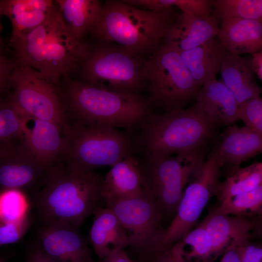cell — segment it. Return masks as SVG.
Returning <instances> with one entry per match:
<instances>
[{
	"instance_id": "cell-1",
	"label": "cell",
	"mask_w": 262,
	"mask_h": 262,
	"mask_svg": "<svg viewBox=\"0 0 262 262\" xmlns=\"http://www.w3.org/2000/svg\"><path fill=\"white\" fill-rule=\"evenodd\" d=\"M216 126L197 101L187 108L151 113L137 129L132 152L156 158L176 154L204 161L205 149L215 138Z\"/></svg>"
},
{
	"instance_id": "cell-2",
	"label": "cell",
	"mask_w": 262,
	"mask_h": 262,
	"mask_svg": "<svg viewBox=\"0 0 262 262\" xmlns=\"http://www.w3.org/2000/svg\"><path fill=\"white\" fill-rule=\"evenodd\" d=\"M103 179L95 171L73 170L60 162L49 167L33 203L42 223L79 228L100 206Z\"/></svg>"
},
{
	"instance_id": "cell-3",
	"label": "cell",
	"mask_w": 262,
	"mask_h": 262,
	"mask_svg": "<svg viewBox=\"0 0 262 262\" xmlns=\"http://www.w3.org/2000/svg\"><path fill=\"white\" fill-rule=\"evenodd\" d=\"M15 57L38 71L57 85L79 68L88 45L67 30L59 7L44 22L26 33L11 37Z\"/></svg>"
},
{
	"instance_id": "cell-4",
	"label": "cell",
	"mask_w": 262,
	"mask_h": 262,
	"mask_svg": "<svg viewBox=\"0 0 262 262\" xmlns=\"http://www.w3.org/2000/svg\"><path fill=\"white\" fill-rule=\"evenodd\" d=\"M63 79L65 86L60 88L63 100L67 113L76 122L131 132L151 113L148 99L139 94L114 92L71 80L69 77Z\"/></svg>"
},
{
	"instance_id": "cell-5",
	"label": "cell",
	"mask_w": 262,
	"mask_h": 262,
	"mask_svg": "<svg viewBox=\"0 0 262 262\" xmlns=\"http://www.w3.org/2000/svg\"><path fill=\"white\" fill-rule=\"evenodd\" d=\"M177 16L171 8L144 10L123 0H108L91 33L132 53L151 54Z\"/></svg>"
},
{
	"instance_id": "cell-6",
	"label": "cell",
	"mask_w": 262,
	"mask_h": 262,
	"mask_svg": "<svg viewBox=\"0 0 262 262\" xmlns=\"http://www.w3.org/2000/svg\"><path fill=\"white\" fill-rule=\"evenodd\" d=\"M128 132L76 121L64 135L62 162L71 169L82 172L112 166L132 152L133 138Z\"/></svg>"
},
{
	"instance_id": "cell-7",
	"label": "cell",
	"mask_w": 262,
	"mask_h": 262,
	"mask_svg": "<svg viewBox=\"0 0 262 262\" xmlns=\"http://www.w3.org/2000/svg\"><path fill=\"white\" fill-rule=\"evenodd\" d=\"M119 46L89 45L79 68L84 82L109 91L139 94L146 80L145 60Z\"/></svg>"
},
{
	"instance_id": "cell-8",
	"label": "cell",
	"mask_w": 262,
	"mask_h": 262,
	"mask_svg": "<svg viewBox=\"0 0 262 262\" xmlns=\"http://www.w3.org/2000/svg\"><path fill=\"white\" fill-rule=\"evenodd\" d=\"M151 104L167 111L184 107L196 98L200 87L179 53L164 43L145 60Z\"/></svg>"
},
{
	"instance_id": "cell-9",
	"label": "cell",
	"mask_w": 262,
	"mask_h": 262,
	"mask_svg": "<svg viewBox=\"0 0 262 262\" xmlns=\"http://www.w3.org/2000/svg\"><path fill=\"white\" fill-rule=\"evenodd\" d=\"M16 59L10 79L12 92L8 93V97L20 111L55 123L65 134L71 124L68 121L60 86L38 71Z\"/></svg>"
},
{
	"instance_id": "cell-10",
	"label": "cell",
	"mask_w": 262,
	"mask_h": 262,
	"mask_svg": "<svg viewBox=\"0 0 262 262\" xmlns=\"http://www.w3.org/2000/svg\"><path fill=\"white\" fill-rule=\"evenodd\" d=\"M126 229L129 247L137 262H154L161 254L160 247L166 229L164 217L155 198L142 190L138 196L106 204Z\"/></svg>"
},
{
	"instance_id": "cell-11",
	"label": "cell",
	"mask_w": 262,
	"mask_h": 262,
	"mask_svg": "<svg viewBox=\"0 0 262 262\" xmlns=\"http://www.w3.org/2000/svg\"><path fill=\"white\" fill-rule=\"evenodd\" d=\"M136 159L142 190L155 198L164 218L173 219L185 185L203 162L179 155L156 158L141 154Z\"/></svg>"
},
{
	"instance_id": "cell-12",
	"label": "cell",
	"mask_w": 262,
	"mask_h": 262,
	"mask_svg": "<svg viewBox=\"0 0 262 262\" xmlns=\"http://www.w3.org/2000/svg\"><path fill=\"white\" fill-rule=\"evenodd\" d=\"M221 167L216 146L184 190L176 213L166 229L161 245V253L194 229L208 201L215 196L221 175Z\"/></svg>"
},
{
	"instance_id": "cell-13",
	"label": "cell",
	"mask_w": 262,
	"mask_h": 262,
	"mask_svg": "<svg viewBox=\"0 0 262 262\" xmlns=\"http://www.w3.org/2000/svg\"><path fill=\"white\" fill-rule=\"evenodd\" d=\"M49 168L23 142L0 150V191L15 189L35 194L43 184Z\"/></svg>"
},
{
	"instance_id": "cell-14",
	"label": "cell",
	"mask_w": 262,
	"mask_h": 262,
	"mask_svg": "<svg viewBox=\"0 0 262 262\" xmlns=\"http://www.w3.org/2000/svg\"><path fill=\"white\" fill-rule=\"evenodd\" d=\"M37 241L55 262H96L86 238L73 225L42 223Z\"/></svg>"
},
{
	"instance_id": "cell-15",
	"label": "cell",
	"mask_w": 262,
	"mask_h": 262,
	"mask_svg": "<svg viewBox=\"0 0 262 262\" xmlns=\"http://www.w3.org/2000/svg\"><path fill=\"white\" fill-rule=\"evenodd\" d=\"M256 220L245 217L222 214L215 207L209 208L208 213L199 224L206 230L210 238L214 260L222 256L230 246H238L249 240L256 226Z\"/></svg>"
},
{
	"instance_id": "cell-16",
	"label": "cell",
	"mask_w": 262,
	"mask_h": 262,
	"mask_svg": "<svg viewBox=\"0 0 262 262\" xmlns=\"http://www.w3.org/2000/svg\"><path fill=\"white\" fill-rule=\"evenodd\" d=\"M22 142L47 167L62 162L64 135L55 123L24 114Z\"/></svg>"
},
{
	"instance_id": "cell-17",
	"label": "cell",
	"mask_w": 262,
	"mask_h": 262,
	"mask_svg": "<svg viewBox=\"0 0 262 262\" xmlns=\"http://www.w3.org/2000/svg\"><path fill=\"white\" fill-rule=\"evenodd\" d=\"M219 29L218 22L212 15L202 17L182 13L166 28L163 43L180 53L216 36Z\"/></svg>"
},
{
	"instance_id": "cell-18",
	"label": "cell",
	"mask_w": 262,
	"mask_h": 262,
	"mask_svg": "<svg viewBox=\"0 0 262 262\" xmlns=\"http://www.w3.org/2000/svg\"><path fill=\"white\" fill-rule=\"evenodd\" d=\"M93 214L94 218L89 237L98 260L114 250L129 247V236L112 210L99 206Z\"/></svg>"
},
{
	"instance_id": "cell-19",
	"label": "cell",
	"mask_w": 262,
	"mask_h": 262,
	"mask_svg": "<svg viewBox=\"0 0 262 262\" xmlns=\"http://www.w3.org/2000/svg\"><path fill=\"white\" fill-rule=\"evenodd\" d=\"M1 15L6 16L12 27L11 37L33 30L44 22L58 6L52 0H0Z\"/></svg>"
},
{
	"instance_id": "cell-20",
	"label": "cell",
	"mask_w": 262,
	"mask_h": 262,
	"mask_svg": "<svg viewBox=\"0 0 262 262\" xmlns=\"http://www.w3.org/2000/svg\"><path fill=\"white\" fill-rule=\"evenodd\" d=\"M142 192L140 172L132 152L112 166L103 179L102 195L106 204L135 197Z\"/></svg>"
},
{
	"instance_id": "cell-21",
	"label": "cell",
	"mask_w": 262,
	"mask_h": 262,
	"mask_svg": "<svg viewBox=\"0 0 262 262\" xmlns=\"http://www.w3.org/2000/svg\"><path fill=\"white\" fill-rule=\"evenodd\" d=\"M203 111L215 125H229L238 120L239 105L232 92L221 80L204 83L196 98Z\"/></svg>"
},
{
	"instance_id": "cell-22",
	"label": "cell",
	"mask_w": 262,
	"mask_h": 262,
	"mask_svg": "<svg viewBox=\"0 0 262 262\" xmlns=\"http://www.w3.org/2000/svg\"><path fill=\"white\" fill-rule=\"evenodd\" d=\"M219 72L221 81L233 94L238 105L260 96L261 89L252 70L251 56H241L227 52Z\"/></svg>"
},
{
	"instance_id": "cell-23",
	"label": "cell",
	"mask_w": 262,
	"mask_h": 262,
	"mask_svg": "<svg viewBox=\"0 0 262 262\" xmlns=\"http://www.w3.org/2000/svg\"><path fill=\"white\" fill-rule=\"evenodd\" d=\"M217 37L227 52L236 55L262 50V21L231 19L221 22Z\"/></svg>"
},
{
	"instance_id": "cell-24",
	"label": "cell",
	"mask_w": 262,
	"mask_h": 262,
	"mask_svg": "<svg viewBox=\"0 0 262 262\" xmlns=\"http://www.w3.org/2000/svg\"><path fill=\"white\" fill-rule=\"evenodd\" d=\"M221 166H238L262 151V135L245 127L229 125L217 146Z\"/></svg>"
},
{
	"instance_id": "cell-25",
	"label": "cell",
	"mask_w": 262,
	"mask_h": 262,
	"mask_svg": "<svg viewBox=\"0 0 262 262\" xmlns=\"http://www.w3.org/2000/svg\"><path fill=\"white\" fill-rule=\"evenodd\" d=\"M227 51L216 36L191 49L179 53L192 77L201 87L216 80Z\"/></svg>"
},
{
	"instance_id": "cell-26",
	"label": "cell",
	"mask_w": 262,
	"mask_h": 262,
	"mask_svg": "<svg viewBox=\"0 0 262 262\" xmlns=\"http://www.w3.org/2000/svg\"><path fill=\"white\" fill-rule=\"evenodd\" d=\"M63 22L79 41L92 33L99 20L102 7L98 0H55Z\"/></svg>"
},
{
	"instance_id": "cell-27",
	"label": "cell",
	"mask_w": 262,
	"mask_h": 262,
	"mask_svg": "<svg viewBox=\"0 0 262 262\" xmlns=\"http://www.w3.org/2000/svg\"><path fill=\"white\" fill-rule=\"evenodd\" d=\"M262 184V163L255 162L248 166H235L232 173L219 182L215 196L219 202L236 195L246 193Z\"/></svg>"
},
{
	"instance_id": "cell-28",
	"label": "cell",
	"mask_w": 262,
	"mask_h": 262,
	"mask_svg": "<svg viewBox=\"0 0 262 262\" xmlns=\"http://www.w3.org/2000/svg\"><path fill=\"white\" fill-rule=\"evenodd\" d=\"M172 246L181 262L215 261L209 235L199 225Z\"/></svg>"
},
{
	"instance_id": "cell-29",
	"label": "cell",
	"mask_w": 262,
	"mask_h": 262,
	"mask_svg": "<svg viewBox=\"0 0 262 262\" xmlns=\"http://www.w3.org/2000/svg\"><path fill=\"white\" fill-rule=\"evenodd\" d=\"M23 115L8 94L0 97V150L22 142Z\"/></svg>"
},
{
	"instance_id": "cell-30",
	"label": "cell",
	"mask_w": 262,
	"mask_h": 262,
	"mask_svg": "<svg viewBox=\"0 0 262 262\" xmlns=\"http://www.w3.org/2000/svg\"><path fill=\"white\" fill-rule=\"evenodd\" d=\"M212 16L218 22L231 19L262 21V0H210Z\"/></svg>"
},
{
	"instance_id": "cell-31",
	"label": "cell",
	"mask_w": 262,
	"mask_h": 262,
	"mask_svg": "<svg viewBox=\"0 0 262 262\" xmlns=\"http://www.w3.org/2000/svg\"><path fill=\"white\" fill-rule=\"evenodd\" d=\"M216 211L222 214L252 218L262 216V184L250 191L226 199Z\"/></svg>"
},
{
	"instance_id": "cell-32",
	"label": "cell",
	"mask_w": 262,
	"mask_h": 262,
	"mask_svg": "<svg viewBox=\"0 0 262 262\" xmlns=\"http://www.w3.org/2000/svg\"><path fill=\"white\" fill-rule=\"evenodd\" d=\"M29 204L24 192L15 189L0 191V223L20 221L28 215Z\"/></svg>"
},
{
	"instance_id": "cell-33",
	"label": "cell",
	"mask_w": 262,
	"mask_h": 262,
	"mask_svg": "<svg viewBox=\"0 0 262 262\" xmlns=\"http://www.w3.org/2000/svg\"><path fill=\"white\" fill-rule=\"evenodd\" d=\"M238 118L243 121L244 126L262 135V99L260 96L239 105Z\"/></svg>"
},
{
	"instance_id": "cell-34",
	"label": "cell",
	"mask_w": 262,
	"mask_h": 262,
	"mask_svg": "<svg viewBox=\"0 0 262 262\" xmlns=\"http://www.w3.org/2000/svg\"><path fill=\"white\" fill-rule=\"evenodd\" d=\"M31 223L29 215L20 221L0 223V246L20 240L28 231Z\"/></svg>"
},
{
	"instance_id": "cell-35",
	"label": "cell",
	"mask_w": 262,
	"mask_h": 262,
	"mask_svg": "<svg viewBox=\"0 0 262 262\" xmlns=\"http://www.w3.org/2000/svg\"><path fill=\"white\" fill-rule=\"evenodd\" d=\"M172 5L188 15L206 17L212 15L210 0H172Z\"/></svg>"
},
{
	"instance_id": "cell-36",
	"label": "cell",
	"mask_w": 262,
	"mask_h": 262,
	"mask_svg": "<svg viewBox=\"0 0 262 262\" xmlns=\"http://www.w3.org/2000/svg\"><path fill=\"white\" fill-rule=\"evenodd\" d=\"M236 246L241 262H262L261 244L247 240Z\"/></svg>"
},
{
	"instance_id": "cell-37",
	"label": "cell",
	"mask_w": 262,
	"mask_h": 262,
	"mask_svg": "<svg viewBox=\"0 0 262 262\" xmlns=\"http://www.w3.org/2000/svg\"><path fill=\"white\" fill-rule=\"evenodd\" d=\"M16 59L0 55V97L4 96L10 87V79L16 65Z\"/></svg>"
},
{
	"instance_id": "cell-38",
	"label": "cell",
	"mask_w": 262,
	"mask_h": 262,
	"mask_svg": "<svg viewBox=\"0 0 262 262\" xmlns=\"http://www.w3.org/2000/svg\"><path fill=\"white\" fill-rule=\"evenodd\" d=\"M26 262H55L42 249L37 241L30 247L27 252Z\"/></svg>"
},
{
	"instance_id": "cell-39",
	"label": "cell",
	"mask_w": 262,
	"mask_h": 262,
	"mask_svg": "<svg viewBox=\"0 0 262 262\" xmlns=\"http://www.w3.org/2000/svg\"><path fill=\"white\" fill-rule=\"evenodd\" d=\"M96 262H137L132 259L124 249H115L110 252L102 259Z\"/></svg>"
},
{
	"instance_id": "cell-40",
	"label": "cell",
	"mask_w": 262,
	"mask_h": 262,
	"mask_svg": "<svg viewBox=\"0 0 262 262\" xmlns=\"http://www.w3.org/2000/svg\"><path fill=\"white\" fill-rule=\"evenodd\" d=\"M252 70L255 76L262 81V50L252 54Z\"/></svg>"
},
{
	"instance_id": "cell-41",
	"label": "cell",
	"mask_w": 262,
	"mask_h": 262,
	"mask_svg": "<svg viewBox=\"0 0 262 262\" xmlns=\"http://www.w3.org/2000/svg\"><path fill=\"white\" fill-rule=\"evenodd\" d=\"M219 262H241L238 253L235 245L229 246L221 256Z\"/></svg>"
},
{
	"instance_id": "cell-42",
	"label": "cell",
	"mask_w": 262,
	"mask_h": 262,
	"mask_svg": "<svg viewBox=\"0 0 262 262\" xmlns=\"http://www.w3.org/2000/svg\"><path fill=\"white\" fill-rule=\"evenodd\" d=\"M156 262H180L178 259L169 253L163 255Z\"/></svg>"
},
{
	"instance_id": "cell-43",
	"label": "cell",
	"mask_w": 262,
	"mask_h": 262,
	"mask_svg": "<svg viewBox=\"0 0 262 262\" xmlns=\"http://www.w3.org/2000/svg\"><path fill=\"white\" fill-rule=\"evenodd\" d=\"M1 11H0V16H1ZM2 30V25L1 24H0V32ZM3 43H2V39H1V37L0 36V55H3Z\"/></svg>"
},
{
	"instance_id": "cell-44",
	"label": "cell",
	"mask_w": 262,
	"mask_h": 262,
	"mask_svg": "<svg viewBox=\"0 0 262 262\" xmlns=\"http://www.w3.org/2000/svg\"><path fill=\"white\" fill-rule=\"evenodd\" d=\"M0 262H3V261H0Z\"/></svg>"
}]
</instances>
